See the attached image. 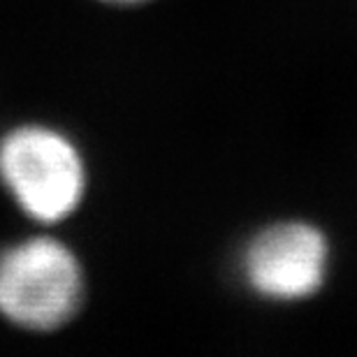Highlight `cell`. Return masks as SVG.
I'll return each mask as SVG.
<instances>
[{"label":"cell","instance_id":"6da1fadb","mask_svg":"<svg viewBox=\"0 0 357 357\" xmlns=\"http://www.w3.org/2000/svg\"><path fill=\"white\" fill-rule=\"evenodd\" d=\"M84 299L79 262L52 239H31L0 253V313L35 332L59 330Z\"/></svg>","mask_w":357,"mask_h":357},{"label":"cell","instance_id":"7a4b0ae2","mask_svg":"<svg viewBox=\"0 0 357 357\" xmlns=\"http://www.w3.org/2000/svg\"><path fill=\"white\" fill-rule=\"evenodd\" d=\"M0 178L21 209L42 223L73 213L84 192V167L75 146L42 128H24L0 144Z\"/></svg>","mask_w":357,"mask_h":357},{"label":"cell","instance_id":"3957f363","mask_svg":"<svg viewBox=\"0 0 357 357\" xmlns=\"http://www.w3.org/2000/svg\"><path fill=\"white\" fill-rule=\"evenodd\" d=\"M327 258V241L318 227L281 223L248 244L244 274L258 295L274 302H299L320 290Z\"/></svg>","mask_w":357,"mask_h":357},{"label":"cell","instance_id":"277c9868","mask_svg":"<svg viewBox=\"0 0 357 357\" xmlns=\"http://www.w3.org/2000/svg\"><path fill=\"white\" fill-rule=\"evenodd\" d=\"M105 3H114V5H139V3H146V0H105Z\"/></svg>","mask_w":357,"mask_h":357}]
</instances>
